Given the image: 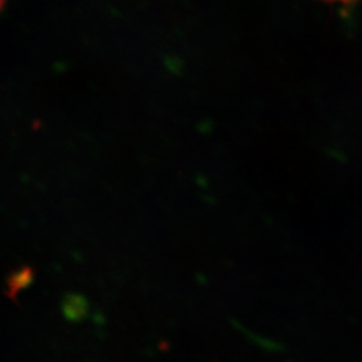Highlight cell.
Here are the masks:
<instances>
[{
    "label": "cell",
    "instance_id": "6da1fadb",
    "mask_svg": "<svg viewBox=\"0 0 362 362\" xmlns=\"http://www.w3.org/2000/svg\"><path fill=\"white\" fill-rule=\"evenodd\" d=\"M346 1H348V0H346Z\"/></svg>",
    "mask_w": 362,
    "mask_h": 362
}]
</instances>
